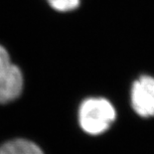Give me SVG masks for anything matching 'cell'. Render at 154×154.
I'll return each mask as SVG.
<instances>
[{"label":"cell","instance_id":"6da1fadb","mask_svg":"<svg viewBox=\"0 0 154 154\" xmlns=\"http://www.w3.org/2000/svg\"><path fill=\"white\" fill-rule=\"evenodd\" d=\"M116 119L114 106L103 97L87 99L79 110V122L82 129L91 135H99L107 131Z\"/></svg>","mask_w":154,"mask_h":154},{"label":"cell","instance_id":"7a4b0ae2","mask_svg":"<svg viewBox=\"0 0 154 154\" xmlns=\"http://www.w3.org/2000/svg\"><path fill=\"white\" fill-rule=\"evenodd\" d=\"M23 84L21 70L12 64L8 52L0 46V103L17 99L22 93Z\"/></svg>","mask_w":154,"mask_h":154},{"label":"cell","instance_id":"3957f363","mask_svg":"<svg viewBox=\"0 0 154 154\" xmlns=\"http://www.w3.org/2000/svg\"><path fill=\"white\" fill-rule=\"evenodd\" d=\"M131 106L142 119L154 117V78L142 76L134 82L131 88Z\"/></svg>","mask_w":154,"mask_h":154},{"label":"cell","instance_id":"277c9868","mask_svg":"<svg viewBox=\"0 0 154 154\" xmlns=\"http://www.w3.org/2000/svg\"><path fill=\"white\" fill-rule=\"evenodd\" d=\"M0 154H44L37 144L27 139H13L0 146Z\"/></svg>","mask_w":154,"mask_h":154},{"label":"cell","instance_id":"5b68a950","mask_svg":"<svg viewBox=\"0 0 154 154\" xmlns=\"http://www.w3.org/2000/svg\"><path fill=\"white\" fill-rule=\"evenodd\" d=\"M52 8L60 12L75 10L80 5V0H48Z\"/></svg>","mask_w":154,"mask_h":154}]
</instances>
